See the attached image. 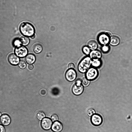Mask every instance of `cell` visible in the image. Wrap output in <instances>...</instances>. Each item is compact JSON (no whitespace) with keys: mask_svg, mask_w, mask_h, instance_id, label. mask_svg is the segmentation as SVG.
I'll return each instance as SVG.
<instances>
[{"mask_svg":"<svg viewBox=\"0 0 132 132\" xmlns=\"http://www.w3.org/2000/svg\"><path fill=\"white\" fill-rule=\"evenodd\" d=\"M19 29L21 33L25 36L31 37L35 35V28L30 23L22 22L20 25Z\"/></svg>","mask_w":132,"mask_h":132,"instance_id":"1","label":"cell"},{"mask_svg":"<svg viewBox=\"0 0 132 132\" xmlns=\"http://www.w3.org/2000/svg\"><path fill=\"white\" fill-rule=\"evenodd\" d=\"M92 62V59L89 56H87L84 57L78 65V71L82 73H86L90 68Z\"/></svg>","mask_w":132,"mask_h":132,"instance_id":"2","label":"cell"},{"mask_svg":"<svg viewBox=\"0 0 132 132\" xmlns=\"http://www.w3.org/2000/svg\"><path fill=\"white\" fill-rule=\"evenodd\" d=\"M85 73V77L90 81L96 79L98 75V72L96 68L93 67H90Z\"/></svg>","mask_w":132,"mask_h":132,"instance_id":"3","label":"cell"},{"mask_svg":"<svg viewBox=\"0 0 132 132\" xmlns=\"http://www.w3.org/2000/svg\"><path fill=\"white\" fill-rule=\"evenodd\" d=\"M110 37L108 33H102L98 36L97 40L99 43L102 46L108 45L109 43Z\"/></svg>","mask_w":132,"mask_h":132,"instance_id":"4","label":"cell"},{"mask_svg":"<svg viewBox=\"0 0 132 132\" xmlns=\"http://www.w3.org/2000/svg\"><path fill=\"white\" fill-rule=\"evenodd\" d=\"M72 90L73 93L76 95H79L82 93L84 91V87L81 80L78 79L76 81Z\"/></svg>","mask_w":132,"mask_h":132,"instance_id":"5","label":"cell"},{"mask_svg":"<svg viewBox=\"0 0 132 132\" xmlns=\"http://www.w3.org/2000/svg\"><path fill=\"white\" fill-rule=\"evenodd\" d=\"M16 55L20 57H23L27 56L28 51L25 46L20 45L16 47L14 50Z\"/></svg>","mask_w":132,"mask_h":132,"instance_id":"6","label":"cell"},{"mask_svg":"<svg viewBox=\"0 0 132 132\" xmlns=\"http://www.w3.org/2000/svg\"><path fill=\"white\" fill-rule=\"evenodd\" d=\"M77 76V73L74 69H69L66 71L65 77L67 80L69 81L74 80Z\"/></svg>","mask_w":132,"mask_h":132,"instance_id":"7","label":"cell"},{"mask_svg":"<svg viewBox=\"0 0 132 132\" xmlns=\"http://www.w3.org/2000/svg\"><path fill=\"white\" fill-rule=\"evenodd\" d=\"M90 121L92 124L94 126H98L102 124L103 119L101 116L97 114H95L90 118Z\"/></svg>","mask_w":132,"mask_h":132,"instance_id":"8","label":"cell"},{"mask_svg":"<svg viewBox=\"0 0 132 132\" xmlns=\"http://www.w3.org/2000/svg\"><path fill=\"white\" fill-rule=\"evenodd\" d=\"M52 120L47 118H44L42 120L41 125L42 128L45 130L50 129L52 125Z\"/></svg>","mask_w":132,"mask_h":132,"instance_id":"9","label":"cell"},{"mask_svg":"<svg viewBox=\"0 0 132 132\" xmlns=\"http://www.w3.org/2000/svg\"><path fill=\"white\" fill-rule=\"evenodd\" d=\"M8 60L9 62L14 65H17L20 62L19 57L16 54L13 53L9 55Z\"/></svg>","mask_w":132,"mask_h":132,"instance_id":"10","label":"cell"},{"mask_svg":"<svg viewBox=\"0 0 132 132\" xmlns=\"http://www.w3.org/2000/svg\"><path fill=\"white\" fill-rule=\"evenodd\" d=\"M52 130L55 132H60L63 129V126L62 124L59 121H55L52 125Z\"/></svg>","mask_w":132,"mask_h":132,"instance_id":"11","label":"cell"},{"mask_svg":"<svg viewBox=\"0 0 132 132\" xmlns=\"http://www.w3.org/2000/svg\"><path fill=\"white\" fill-rule=\"evenodd\" d=\"M1 123L4 126H7L9 125L11 122V119L10 116L7 114L2 115L0 119Z\"/></svg>","mask_w":132,"mask_h":132,"instance_id":"12","label":"cell"},{"mask_svg":"<svg viewBox=\"0 0 132 132\" xmlns=\"http://www.w3.org/2000/svg\"><path fill=\"white\" fill-rule=\"evenodd\" d=\"M89 55V56L92 59H100L102 56V54L101 51L97 50L92 51Z\"/></svg>","mask_w":132,"mask_h":132,"instance_id":"13","label":"cell"},{"mask_svg":"<svg viewBox=\"0 0 132 132\" xmlns=\"http://www.w3.org/2000/svg\"><path fill=\"white\" fill-rule=\"evenodd\" d=\"M25 59L26 62L28 64H32L35 61L36 57L34 54L30 53L27 55Z\"/></svg>","mask_w":132,"mask_h":132,"instance_id":"14","label":"cell"},{"mask_svg":"<svg viewBox=\"0 0 132 132\" xmlns=\"http://www.w3.org/2000/svg\"><path fill=\"white\" fill-rule=\"evenodd\" d=\"M120 40L119 38L117 36L113 35L110 37L109 43L113 46H116L120 43Z\"/></svg>","mask_w":132,"mask_h":132,"instance_id":"15","label":"cell"},{"mask_svg":"<svg viewBox=\"0 0 132 132\" xmlns=\"http://www.w3.org/2000/svg\"><path fill=\"white\" fill-rule=\"evenodd\" d=\"M87 46L92 51L96 50L98 47V44L94 40L89 41L87 43Z\"/></svg>","mask_w":132,"mask_h":132,"instance_id":"16","label":"cell"},{"mask_svg":"<svg viewBox=\"0 0 132 132\" xmlns=\"http://www.w3.org/2000/svg\"><path fill=\"white\" fill-rule=\"evenodd\" d=\"M102 61L100 59H92V66L97 68L100 67L102 65Z\"/></svg>","mask_w":132,"mask_h":132,"instance_id":"17","label":"cell"},{"mask_svg":"<svg viewBox=\"0 0 132 132\" xmlns=\"http://www.w3.org/2000/svg\"><path fill=\"white\" fill-rule=\"evenodd\" d=\"M33 50L34 52L35 53H39L42 51V46L40 44H35L34 46Z\"/></svg>","mask_w":132,"mask_h":132,"instance_id":"18","label":"cell"},{"mask_svg":"<svg viewBox=\"0 0 132 132\" xmlns=\"http://www.w3.org/2000/svg\"><path fill=\"white\" fill-rule=\"evenodd\" d=\"M21 44L24 46L28 45L30 42L29 38L26 36H22L20 39Z\"/></svg>","mask_w":132,"mask_h":132,"instance_id":"19","label":"cell"},{"mask_svg":"<svg viewBox=\"0 0 132 132\" xmlns=\"http://www.w3.org/2000/svg\"><path fill=\"white\" fill-rule=\"evenodd\" d=\"M36 117L38 120H41L45 117V115L44 112L40 111L37 113Z\"/></svg>","mask_w":132,"mask_h":132,"instance_id":"20","label":"cell"},{"mask_svg":"<svg viewBox=\"0 0 132 132\" xmlns=\"http://www.w3.org/2000/svg\"><path fill=\"white\" fill-rule=\"evenodd\" d=\"M81 84L83 86L86 87L89 84L90 81L87 79L86 77L84 78L81 80Z\"/></svg>","mask_w":132,"mask_h":132,"instance_id":"21","label":"cell"},{"mask_svg":"<svg viewBox=\"0 0 132 132\" xmlns=\"http://www.w3.org/2000/svg\"><path fill=\"white\" fill-rule=\"evenodd\" d=\"M83 52L85 55H88L89 54L90 52V50L88 46H83L82 49Z\"/></svg>","mask_w":132,"mask_h":132,"instance_id":"22","label":"cell"},{"mask_svg":"<svg viewBox=\"0 0 132 132\" xmlns=\"http://www.w3.org/2000/svg\"><path fill=\"white\" fill-rule=\"evenodd\" d=\"M21 44L20 39L18 38L15 39L13 42V45L16 47L21 45Z\"/></svg>","mask_w":132,"mask_h":132,"instance_id":"23","label":"cell"},{"mask_svg":"<svg viewBox=\"0 0 132 132\" xmlns=\"http://www.w3.org/2000/svg\"><path fill=\"white\" fill-rule=\"evenodd\" d=\"M101 49L103 53H106L109 51L110 47L108 45H103Z\"/></svg>","mask_w":132,"mask_h":132,"instance_id":"24","label":"cell"},{"mask_svg":"<svg viewBox=\"0 0 132 132\" xmlns=\"http://www.w3.org/2000/svg\"><path fill=\"white\" fill-rule=\"evenodd\" d=\"M95 111L93 109L90 108L88 109L87 111V115L89 117H91L95 114Z\"/></svg>","mask_w":132,"mask_h":132,"instance_id":"25","label":"cell"},{"mask_svg":"<svg viewBox=\"0 0 132 132\" xmlns=\"http://www.w3.org/2000/svg\"><path fill=\"white\" fill-rule=\"evenodd\" d=\"M18 66L20 69H24L26 67L27 65L24 61L21 60L18 64Z\"/></svg>","mask_w":132,"mask_h":132,"instance_id":"26","label":"cell"},{"mask_svg":"<svg viewBox=\"0 0 132 132\" xmlns=\"http://www.w3.org/2000/svg\"><path fill=\"white\" fill-rule=\"evenodd\" d=\"M47 91L44 88H43L40 89L39 91L40 95L42 96H44L46 95L47 94Z\"/></svg>","mask_w":132,"mask_h":132,"instance_id":"27","label":"cell"},{"mask_svg":"<svg viewBox=\"0 0 132 132\" xmlns=\"http://www.w3.org/2000/svg\"><path fill=\"white\" fill-rule=\"evenodd\" d=\"M51 119L54 122L58 120L59 119V117L56 114H53L51 116Z\"/></svg>","mask_w":132,"mask_h":132,"instance_id":"28","label":"cell"},{"mask_svg":"<svg viewBox=\"0 0 132 132\" xmlns=\"http://www.w3.org/2000/svg\"><path fill=\"white\" fill-rule=\"evenodd\" d=\"M68 67L69 69H74L75 68V65L73 63H70L68 64Z\"/></svg>","mask_w":132,"mask_h":132,"instance_id":"29","label":"cell"},{"mask_svg":"<svg viewBox=\"0 0 132 132\" xmlns=\"http://www.w3.org/2000/svg\"><path fill=\"white\" fill-rule=\"evenodd\" d=\"M0 132H5V128L2 125H0Z\"/></svg>","mask_w":132,"mask_h":132,"instance_id":"30","label":"cell"},{"mask_svg":"<svg viewBox=\"0 0 132 132\" xmlns=\"http://www.w3.org/2000/svg\"><path fill=\"white\" fill-rule=\"evenodd\" d=\"M28 68L29 70H31L33 69L34 66L32 64H30L28 65Z\"/></svg>","mask_w":132,"mask_h":132,"instance_id":"31","label":"cell"},{"mask_svg":"<svg viewBox=\"0 0 132 132\" xmlns=\"http://www.w3.org/2000/svg\"><path fill=\"white\" fill-rule=\"evenodd\" d=\"M35 37V35H34L33 36H32L31 38L32 39H34V38Z\"/></svg>","mask_w":132,"mask_h":132,"instance_id":"32","label":"cell"},{"mask_svg":"<svg viewBox=\"0 0 132 132\" xmlns=\"http://www.w3.org/2000/svg\"><path fill=\"white\" fill-rule=\"evenodd\" d=\"M1 115H2V113H1V112H0V118Z\"/></svg>","mask_w":132,"mask_h":132,"instance_id":"33","label":"cell"}]
</instances>
